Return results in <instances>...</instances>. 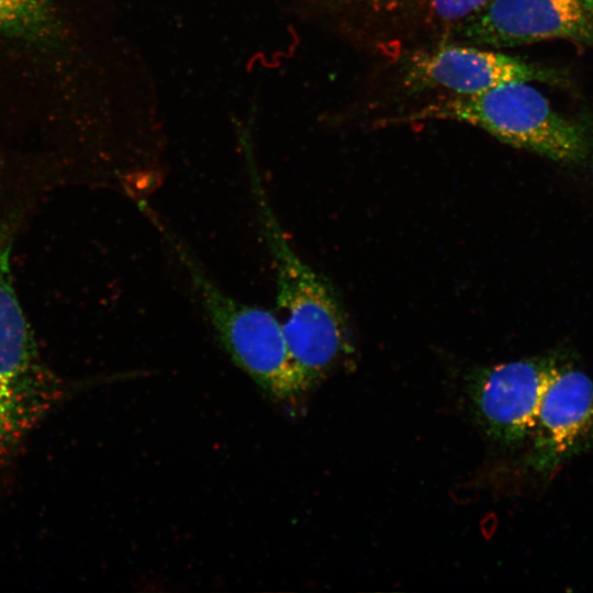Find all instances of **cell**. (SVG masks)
<instances>
[{
    "mask_svg": "<svg viewBox=\"0 0 593 593\" xmlns=\"http://www.w3.org/2000/svg\"><path fill=\"white\" fill-rule=\"evenodd\" d=\"M244 152L261 232L275 266L278 317L289 350L312 387L347 347L344 313L331 286L286 237L262 186L251 144L244 145Z\"/></svg>",
    "mask_w": 593,
    "mask_h": 593,
    "instance_id": "obj_1",
    "label": "cell"
},
{
    "mask_svg": "<svg viewBox=\"0 0 593 593\" xmlns=\"http://www.w3.org/2000/svg\"><path fill=\"white\" fill-rule=\"evenodd\" d=\"M138 206L171 245L223 349L275 402L289 403L310 389L294 361L278 315L224 292L144 200Z\"/></svg>",
    "mask_w": 593,
    "mask_h": 593,
    "instance_id": "obj_2",
    "label": "cell"
},
{
    "mask_svg": "<svg viewBox=\"0 0 593 593\" xmlns=\"http://www.w3.org/2000/svg\"><path fill=\"white\" fill-rule=\"evenodd\" d=\"M398 120L467 123L508 145L561 163H582L592 149L585 126L553 110L547 98L525 81L477 94H454Z\"/></svg>",
    "mask_w": 593,
    "mask_h": 593,
    "instance_id": "obj_3",
    "label": "cell"
},
{
    "mask_svg": "<svg viewBox=\"0 0 593 593\" xmlns=\"http://www.w3.org/2000/svg\"><path fill=\"white\" fill-rule=\"evenodd\" d=\"M559 365L556 357L546 356L473 372L468 392L485 434L505 446L518 445L532 435L542 396Z\"/></svg>",
    "mask_w": 593,
    "mask_h": 593,
    "instance_id": "obj_4",
    "label": "cell"
},
{
    "mask_svg": "<svg viewBox=\"0 0 593 593\" xmlns=\"http://www.w3.org/2000/svg\"><path fill=\"white\" fill-rule=\"evenodd\" d=\"M455 31L461 43L493 48L555 38L593 44V21L578 0H493Z\"/></svg>",
    "mask_w": 593,
    "mask_h": 593,
    "instance_id": "obj_5",
    "label": "cell"
},
{
    "mask_svg": "<svg viewBox=\"0 0 593 593\" xmlns=\"http://www.w3.org/2000/svg\"><path fill=\"white\" fill-rule=\"evenodd\" d=\"M533 434L528 465L542 474L593 450V380L559 365L542 396Z\"/></svg>",
    "mask_w": 593,
    "mask_h": 593,
    "instance_id": "obj_6",
    "label": "cell"
},
{
    "mask_svg": "<svg viewBox=\"0 0 593 593\" xmlns=\"http://www.w3.org/2000/svg\"><path fill=\"white\" fill-rule=\"evenodd\" d=\"M552 72L533 63L477 45H446L412 55L404 83L412 90L440 87L470 96L515 81H549Z\"/></svg>",
    "mask_w": 593,
    "mask_h": 593,
    "instance_id": "obj_7",
    "label": "cell"
},
{
    "mask_svg": "<svg viewBox=\"0 0 593 593\" xmlns=\"http://www.w3.org/2000/svg\"><path fill=\"white\" fill-rule=\"evenodd\" d=\"M427 0H290L300 14L320 19L387 18L404 13Z\"/></svg>",
    "mask_w": 593,
    "mask_h": 593,
    "instance_id": "obj_8",
    "label": "cell"
},
{
    "mask_svg": "<svg viewBox=\"0 0 593 593\" xmlns=\"http://www.w3.org/2000/svg\"><path fill=\"white\" fill-rule=\"evenodd\" d=\"M52 22L53 0H0V33L38 36Z\"/></svg>",
    "mask_w": 593,
    "mask_h": 593,
    "instance_id": "obj_9",
    "label": "cell"
},
{
    "mask_svg": "<svg viewBox=\"0 0 593 593\" xmlns=\"http://www.w3.org/2000/svg\"><path fill=\"white\" fill-rule=\"evenodd\" d=\"M493 0H427L430 12L440 22H461Z\"/></svg>",
    "mask_w": 593,
    "mask_h": 593,
    "instance_id": "obj_10",
    "label": "cell"
},
{
    "mask_svg": "<svg viewBox=\"0 0 593 593\" xmlns=\"http://www.w3.org/2000/svg\"><path fill=\"white\" fill-rule=\"evenodd\" d=\"M584 12L593 21V0H578Z\"/></svg>",
    "mask_w": 593,
    "mask_h": 593,
    "instance_id": "obj_11",
    "label": "cell"
}]
</instances>
